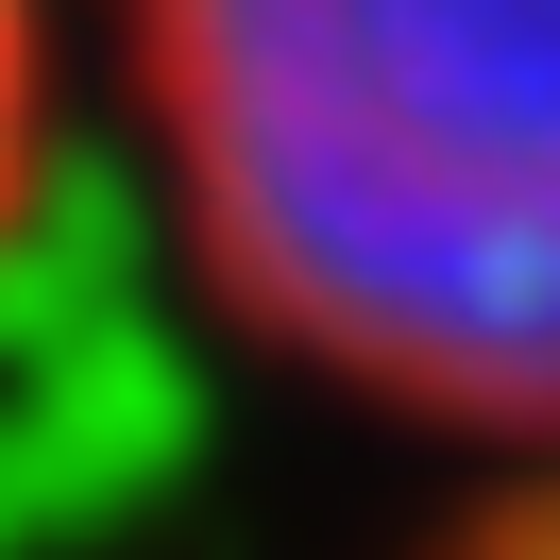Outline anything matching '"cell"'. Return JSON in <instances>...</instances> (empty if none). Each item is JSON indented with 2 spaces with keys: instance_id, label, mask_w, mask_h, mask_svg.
<instances>
[{
  "instance_id": "7a4b0ae2",
  "label": "cell",
  "mask_w": 560,
  "mask_h": 560,
  "mask_svg": "<svg viewBox=\"0 0 560 560\" xmlns=\"http://www.w3.org/2000/svg\"><path fill=\"white\" fill-rule=\"evenodd\" d=\"M85 171V0H0V272Z\"/></svg>"
},
{
  "instance_id": "6da1fadb",
  "label": "cell",
  "mask_w": 560,
  "mask_h": 560,
  "mask_svg": "<svg viewBox=\"0 0 560 560\" xmlns=\"http://www.w3.org/2000/svg\"><path fill=\"white\" fill-rule=\"evenodd\" d=\"M85 153L272 390L560 458V0H85Z\"/></svg>"
},
{
  "instance_id": "3957f363",
  "label": "cell",
  "mask_w": 560,
  "mask_h": 560,
  "mask_svg": "<svg viewBox=\"0 0 560 560\" xmlns=\"http://www.w3.org/2000/svg\"><path fill=\"white\" fill-rule=\"evenodd\" d=\"M424 560H560V458H544V476H476Z\"/></svg>"
}]
</instances>
